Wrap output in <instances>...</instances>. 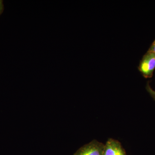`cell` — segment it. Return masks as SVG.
Instances as JSON below:
<instances>
[{
	"mask_svg": "<svg viewBox=\"0 0 155 155\" xmlns=\"http://www.w3.org/2000/svg\"><path fill=\"white\" fill-rule=\"evenodd\" d=\"M146 88L147 91L149 93L150 95L155 101V91L150 86L149 82H148L147 83L146 86Z\"/></svg>",
	"mask_w": 155,
	"mask_h": 155,
	"instance_id": "obj_4",
	"label": "cell"
},
{
	"mask_svg": "<svg viewBox=\"0 0 155 155\" xmlns=\"http://www.w3.org/2000/svg\"><path fill=\"white\" fill-rule=\"evenodd\" d=\"M103 155H126V154L119 141L110 138L105 145Z\"/></svg>",
	"mask_w": 155,
	"mask_h": 155,
	"instance_id": "obj_3",
	"label": "cell"
},
{
	"mask_svg": "<svg viewBox=\"0 0 155 155\" xmlns=\"http://www.w3.org/2000/svg\"><path fill=\"white\" fill-rule=\"evenodd\" d=\"M4 10V5L3 4V1L0 0V15L2 13Z\"/></svg>",
	"mask_w": 155,
	"mask_h": 155,
	"instance_id": "obj_6",
	"label": "cell"
},
{
	"mask_svg": "<svg viewBox=\"0 0 155 155\" xmlns=\"http://www.w3.org/2000/svg\"><path fill=\"white\" fill-rule=\"evenodd\" d=\"M148 51L152 52L155 54V40L152 44L150 46Z\"/></svg>",
	"mask_w": 155,
	"mask_h": 155,
	"instance_id": "obj_5",
	"label": "cell"
},
{
	"mask_svg": "<svg viewBox=\"0 0 155 155\" xmlns=\"http://www.w3.org/2000/svg\"><path fill=\"white\" fill-rule=\"evenodd\" d=\"M104 146L97 140H93L79 149L74 155H103Z\"/></svg>",
	"mask_w": 155,
	"mask_h": 155,
	"instance_id": "obj_2",
	"label": "cell"
},
{
	"mask_svg": "<svg viewBox=\"0 0 155 155\" xmlns=\"http://www.w3.org/2000/svg\"><path fill=\"white\" fill-rule=\"evenodd\" d=\"M138 68L145 78L152 77L155 69V54L147 51L142 58Z\"/></svg>",
	"mask_w": 155,
	"mask_h": 155,
	"instance_id": "obj_1",
	"label": "cell"
}]
</instances>
